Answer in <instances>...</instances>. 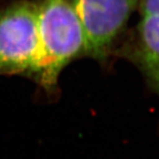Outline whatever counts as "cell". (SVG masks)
Returning <instances> with one entry per match:
<instances>
[{
    "label": "cell",
    "instance_id": "obj_4",
    "mask_svg": "<svg viewBox=\"0 0 159 159\" xmlns=\"http://www.w3.org/2000/svg\"><path fill=\"white\" fill-rule=\"evenodd\" d=\"M113 55L137 67L148 89L159 97V16L142 17Z\"/></svg>",
    "mask_w": 159,
    "mask_h": 159
},
{
    "label": "cell",
    "instance_id": "obj_5",
    "mask_svg": "<svg viewBox=\"0 0 159 159\" xmlns=\"http://www.w3.org/2000/svg\"><path fill=\"white\" fill-rule=\"evenodd\" d=\"M138 10L141 16H159V0H141Z\"/></svg>",
    "mask_w": 159,
    "mask_h": 159
},
{
    "label": "cell",
    "instance_id": "obj_1",
    "mask_svg": "<svg viewBox=\"0 0 159 159\" xmlns=\"http://www.w3.org/2000/svg\"><path fill=\"white\" fill-rule=\"evenodd\" d=\"M39 51L29 78L48 95H56L58 77L69 63L86 56V37L72 0H40Z\"/></svg>",
    "mask_w": 159,
    "mask_h": 159
},
{
    "label": "cell",
    "instance_id": "obj_2",
    "mask_svg": "<svg viewBox=\"0 0 159 159\" xmlns=\"http://www.w3.org/2000/svg\"><path fill=\"white\" fill-rule=\"evenodd\" d=\"M38 2L16 0L0 10V75L29 77L38 56Z\"/></svg>",
    "mask_w": 159,
    "mask_h": 159
},
{
    "label": "cell",
    "instance_id": "obj_3",
    "mask_svg": "<svg viewBox=\"0 0 159 159\" xmlns=\"http://www.w3.org/2000/svg\"><path fill=\"white\" fill-rule=\"evenodd\" d=\"M141 0H72L86 37V56L100 63L112 56L120 34Z\"/></svg>",
    "mask_w": 159,
    "mask_h": 159
}]
</instances>
